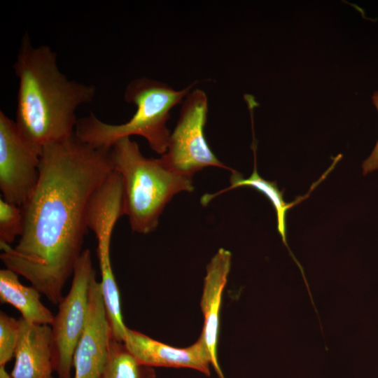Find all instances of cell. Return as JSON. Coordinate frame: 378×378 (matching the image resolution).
Listing matches in <instances>:
<instances>
[{"mask_svg": "<svg viewBox=\"0 0 378 378\" xmlns=\"http://www.w3.org/2000/svg\"><path fill=\"white\" fill-rule=\"evenodd\" d=\"M232 253L220 248L206 266L203 293L200 302L204 316V326L200 338L204 342L211 358V366L219 378H225L220 368L217 347L219 331V314L222 294L231 268Z\"/></svg>", "mask_w": 378, "mask_h": 378, "instance_id": "30bf717a", "label": "cell"}, {"mask_svg": "<svg viewBox=\"0 0 378 378\" xmlns=\"http://www.w3.org/2000/svg\"><path fill=\"white\" fill-rule=\"evenodd\" d=\"M181 104L178 122L161 158L173 169L190 178L209 167L233 171L220 161L206 141L204 129L209 106L206 93L192 89Z\"/></svg>", "mask_w": 378, "mask_h": 378, "instance_id": "8992f818", "label": "cell"}, {"mask_svg": "<svg viewBox=\"0 0 378 378\" xmlns=\"http://www.w3.org/2000/svg\"><path fill=\"white\" fill-rule=\"evenodd\" d=\"M372 99L378 111V91L374 92ZM362 167L364 175L374 170H378V141L371 154L363 162Z\"/></svg>", "mask_w": 378, "mask_h": 378, "instance_id": "e0dca14e", "label": "cell"}, {"mask_svg": "<svg viewBox=\"0 0 378 378\" xmlns=\"http://www.w3.org/2000/svg\"><path fill=\"white\" fill-rule=\"evenodd\" d=\"M111 157L113 169L122 178L124 213L133 232L144 234L153 232L172 199L181 192L194 190L192 178L173 169L161 157H145L130 137L113 144Z\"/></svg>", "mask_w": 378, "mask_h": 378, "instance_id": "3957f363", "label": "cell"}, {"mask_svg": "<svg viewBox=\"0 0 378 378\" xmlns=\"http://www.w3.org/2000/svg\"><path fill=\"white\" fill-rule=\"evenodd\" d=\"M19 337L12 378H53L51 327L18 318Z\"/></svg>", "mask_w": 378, "mask_h": 378, "instance_id": "8fae6325", "label": "cell"}, {"mask_svg": "<svg viewBox=\"0 0 378 378\" xmlns=\"http://www.w3.org/2000/svg\"><path fill=\"white\" fill-rule=\"evenodd\" d=\"M40 292L20 283L18 274L9 269L0 270V300L17 309L27 322L51 325L54 315L41 301Z\"/></svg>", "mask_w": 378, "mask_h": 378, "instance_id": "7c38bea8", "label": "cell"}, {"mask_svg": "<svg viewBox=\"0 0 378 378\" xmlns=\"http://www.w3.org/2000/svg\"><path fill=\"white\" fill-rule=\"evenodd\" d=\"M254 150V167L253 173L250 176L245 178L238 172L233 170L230 178V186L220 190L213 194L206 193L201 197V204L203 206H206L216 196L223 194L224 192L232 189H235L242 186H247L254 188L255 190L262 192L270 201L273 205L276 214L277 230L281 237V239L286 246L288 248L292 258L298 265L300 270L302 267L298 262L293 254L288 248L286 241V213L290 208L300 203L302 200L308 197V195L301 197L291 203H286L284 200V190L281 191L277 187L275 181H270L262 178L258 171L256 167L255 153Z\"/></svg>", "mask_w": 378, "mask_h": 378, "instance_id": "4fadbf2b", "label": "cell"}, {"mask_svg": "<svg viewBox=\"0 0 378 378\" xmlns=\"http://www.w3.org/2000/svg\"><path fill=\"white\" fill-rule=\"evenodd\" d=\"M94 274L91 252L85 249L75 265L71 288L58 304L51 324L52 365L58 378H71L74 354L86 326L90 285Z\"/></svg>", "mask_w": 378, "mask_h": 378, "instance_id": "5b68a950", "label": "cell"}, {"mask_svg": "<svg viewBox=\"0 0 378 378\" xmlns=\"http://www.w3.org/2000/svg\"><path fill=\"white\" fill-rule=\"evenodd\" d=\"M111 337L101 284L94 274L90 285L86 326L74 354V378H102L109 358Z\"/></svg>", "mask_w": 378, "mask_h": 378, "instance_id": "ba28073f", "label": "cell"}, {"mask_svg": "<svg viewBox=\"0 0 378 378\" xmlns=\"http://www.w3.org/2000/svg\"><path fill=\"white\" fill-rule=\"evenodd\" d=\"M24 223L22 208L0 199V242L12 244L23 232Z\"/></svg>", "mask_w": 378, "mask_h": 378, "instance_id": "9a60e30c", "label": "cell"}, {"mask_svg": "<svg viewBox=\"0 0 378 378\" xmlns=\"http://www.w3.org/2000/svg\"><path fill=\"white\" fill-rule=\"evenodd\" d=\"M197 82L181 90H175L167 83L138 78L127 85L124 99L136 106V111L126 122L112 125L99 120L93 113L78 120L76 136L83 142L95 148H111L119 139L138 135L147 141L155 153H165L171 132L167 122L172 108L183 102Z\"/></svg>", "mask_w": 378, "mask_h": 378, "instance_id": "277c9868", "label": "cell"}, {"mask_svg": "<svg viewBox=\"0 0 378 378\" xmlns=\"http://www.w3.org/2000/svg\"><path fill=\"white\" fill-rule=\"evenodd\" d=\"M0 378H12L5 369V366H0Z\"/></svg>", "mask_w": 378, "mask_h": 378, "instance_id": "ac0fdd59", "label": "cell"}, {"mask_svg": "<svg viewBox=\"0 0 378 378\" xmlns=\"http://www.w3.org/2000/svg\"><path fill=\"white\" fill-rule=\"evenodd\" d=\"M13 69L19 83L15 122L27 140L41 153L73 136L76 111L93 100L94 86L69 80L57 66V53L48 46L34 47L27 33Z\"/></svg>", "mask_w": 378, "mask_h": 378, "instance_id": "7a4b0ae2", "label": "cell"}, {"mask_svg": "<svg viewBox=\"0 0 378 378\" xmlns=\"http://www.w3.org/2000/svg\"><path fill=\"white\" fill-rule=\"evenodd\" d=\"M123 344L140 365L150 368H187L210 375L211 358L200 337L192 345L179 349L127 328Z\"/></svg>", "mask_w": 378, "mask_h": 378, "instance_id": "9c48e42d", "label": "cell"}, {"mask_svg": "<svg viewBox=\"0 0 378 378\" xmlns=\"http://www.w3.org/2000/svg\"><path fill=\"white\" fill-rule=\"evenodd\" d=\"M19 337V321L5 312L0 313V366L15 355Z\"/></svg>", "mask_w": 378, "mask_h": 378, "instance_id": "2e32d148", "label": "cell"}, {"mask_svg": "<svg viewBox=\"0 0 378 378\" xmlns=\"http://www.w3.org/2000/svg\"><path fill=\"white\" fill-rule=\"evenodd\" d=\"M113 170L111 148H95L75 134L46 145L36 186L22 205L24 230L12 247L0 242L6 267L27 279L53 304L74 274L88 229L90 202Z\"/></svg>", "mask_w": 378, "mask_h": 378, "instance_id": "6da1fadb", "label": "cell"}, {"mask_svg": "<svg viewBox=\"0 0 378 378\" xmlns=\"http://www.w3.org/2000/svg\"><path fill=\"white\" fill-rule=\"evenodd\" d=\"M102 378H155V372L140 365L122 342L111 337L109 358Z\"/></svg>", "mask_w": 378, "mask_h": 378, "instance_id": "5bb4252c", "label": "cell"}, {"mask_svg": "<svg viewBox=\"0 0 378 378\" xmlns=\"http://www.w3.org/2000/svg\"><path fill=\"white\" fill-rule=\"evenodd\" d=\"M40 162L41 152L0 111V190L4 200L22 206L36 186Z\"/></svg>", "mask_w": 378, "mask_h": 378, "instance_id": "52a82bcc", "label": "cell"}]
</instances>
